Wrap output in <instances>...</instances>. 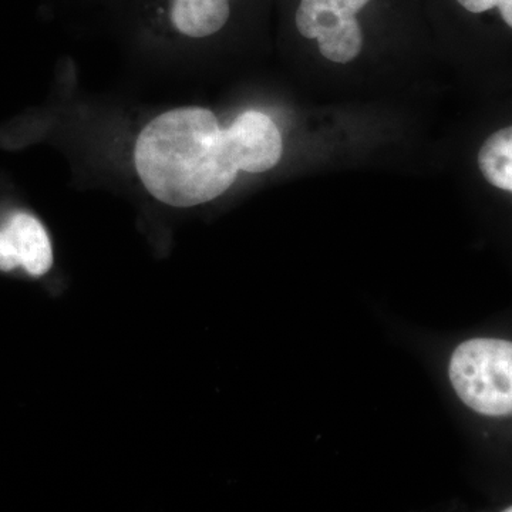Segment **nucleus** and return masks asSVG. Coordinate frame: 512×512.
Segmentation results:
<instances>
[{
  "label": "nucleus",
  "mask_w": 512,
  "mask_h": 512,
  "mask_svg": "<svg viewBox=\"0 0 512 512\" xmlns=\"http://www.w3.org/2000/svg\"><path fill=\"white\" fill-rule=\"evenodd\" d=\"M134 164L147 191L175 208L215 200L239 173L228 128L202 107H180L151 120L137 138Z\"/></svg>",
  "instance_id": "obj_1"
},
{
  "label": "nucleus",
  "mask_w": 512,
  "mask_h": 512,
  "mask_svg": "<svg viewBox=\"0 0 512 512\" xmlns=\"http://www.w3.org/2000/svg\"><path fill=\"white\" fill-rule=\"evenodd\" d=\"M232 3L234 0H167L168 19L180 35L202 39L224 29Z\"/></svg>",
  "instance_id": "obj_6"
},
{
  "label": "nucleus",
  "mask_w": 512,
  "mask_h": 512,
  "mask_svg": "<svg viewBox=\"0 0 512 512\" xmlns=\"http://www.w3.org/2000/svg\"><path fill=\"white\" fill-rule=\"evenodd\" d=\"M450 380L461 400L483 416L512 412V345L508 340L471 339L458 346Z\"/></svg>",
  "instance_id": "obj_2"
},
{
  "label": "nucleus",
  "mask_w": 512,
  "mask_h": 512,
  "mask_svg": "<svg viewBox=\"0 0 512 512\" xmlns=\"http://www.w3.org/2000/svg\"><path fill=\"white\" fill-rule=\"evenodd\" d=\"M485 180L500 190L512 191V128L497 131L485 141L478 154Z\"/></svg>",
  "instance_id": "obj_7"
},
{
  "label": "nucleus",
  "mask_w": 512,
  "mask_h": 512,
  "mask_svg": "<svg viewBox=\"0 0 512 512\" xmlns=\"http://www.w3.org/2000/svg\"><path fill=\"white\" fill-rule=\"evenodd\" d=\"M53 265V249L42 222L16 212L0 228V271L23 268L29 275L43 276Z\"/></svg>",
  "instance_id": "obj_4"
},
{
  "label": "nucleus",
  "mask_w": 512,
  "mask_h": 512,
  "mask_svg": "<svg viewBox=\"0 0 512 512\" xmlns=\"http://www.w3.org/2000/svg\"><path fill=\"white\" fill-rule=\"evenodd\" d=\"M372 0H299L296 28L306 39L318 40L319 50L335 63H349L363 46L359 13Z\"/></svg>",
  "instance_id": "obj_3"
},
{
  "label": "nucleus",
  "mask_w": 512,
  "mask_h": 512,
  "mask_svg": "<svg viewBox=\"0 0 512 512\" xmlns=\"http://www.w3.org/2000/svg\"><path fill=\"white\" fill-rule=\"evenodd\" d=\"M228 130L239 171L265 173L281 161L284 150L281 131L274 120L261 111L249 110L239 114Z\"/></svg>",
  "instance_id": "obj_5"
},
{
  "label": "nucleus",
  "mask_w": 512,
  "mask_h": 512,
  "mask_svg": "<svg viewBox=\"0 0 512 512\" xmlns=\"http://www.w3.org/2000/svg\"><path fill=\"white\" fill-rule=\"evenodd\" d=\"M456 2L473 15H483L491 10H497L505 25L508 28L512 26V0H456Z\"/></svg>",
  "instance_id": "obj_8"
}]
</instances>
